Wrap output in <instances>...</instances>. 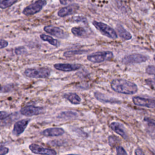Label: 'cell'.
<instances>
[{
    "label": "cell",
    "instance_id": "obj_1",
    "mask_svg": "<svg viewBox=\"0 0 155 155\" xmlns=\"http://www.w3.org/2000/svg\"><path fill=\"white\" fill-rule=\"evenodd\" d=\"M110 85L113 91L125 94H133L138 90L134 83L123 79H113L111 82Z\"/></svg>",
    "mask_w": 155,
    "mask_h": 155
},
{
    "label": "cell",
    "instance_id": "obj_2",
    "mask_svg": "<svg viewBox=\"0 0 155 155\" xmlns=\"http://www.w3.org/2000/svg\"><path fill=\"white\" fill-rule=\"evenodd\" d=\"M51 70L47 67L30 68L26 69L24 74L30 78H47L50 75Z\"/></svg>",
    "mask_w": 155,
    "mask_h": 155
},
{
    "label": "cell",
    "instance_id": "obj_3",
    "mask_svg": "<svg viewBox=\"0 0 155 155\" xmlns=\"http://www.w3.org/2000/svg\"><path fill=\"white\" fill-rule=\"evenodd\" d=\"M93 24L96 28L104 36L113 39H116L117 38V35L115 30L108 25L96 21H94L93 22Z\"/></svg>",
    "mask_w": 155,
    "mask_h": 155
},
{
    "label": "cell",
    "instance_id": "obj_4",
    "mask_svg": "<svg viewBox=\"0 0 155 155\" xmlns=\"http://www.w3.org/2000/svg\"><path fill=\"white\" fill-rule=\"evenodd\" d=\"M113 58V53L110 51H97L87 56V59L93 63H101L111 60Z\"/></svg>",
    "mask_w": 155,
    "mask_h": 155
},
{
    "label": "cell",
    "instance_id": "obj_5",
    "mask_svg": "<svg viewBox=\"0 0 155 155\" xmlns=\"http://www.w3.org/2000/svg\"><path fill=\"white\" fill-rule=\"evenodd\" d=\"M47 4L46 0H37L24 8L22 13L25 16H31L39 12Z\"/></svg>",
    "mask_w": 155,
    "mask_h": 155
},
{
    "label": "cell",
    "instance_id": "obj_6",
    "mask_svg": "<svg viewBox=\"0 0 155 155\" xmlns=\"http://www.w3.org/2000/svg\"><path fill=\"white\" fill-rule=\"evenodd\" d=\"M148 58L139 53H133L124 56L122 59V62L124 64H140L146 62Z\"/></svg>",
    "mask_w": 155,
    "mask_h": 155
},
{
    "label": "cell",
    "instance_id": "obj_7",
    "mask_svg": "<svg viewBox=\"0 0 155 155\" xmlns=\"http://www.w3.org/2000/svg\"><path fill=\"white\" fill-rule=\"evenodd\" d=\"M132 101L136 105L155 108V98H146L140 96H134L132 98Z\"/></svg>",
    "mask_w": 155,
    "mask_h": 155
},
{
    "label": "cell",
    "instance_id": "obj_8",
    "mask_svg": "<svg viewBox=\"0 0 155 155\" xmlns=\"http://www.w3.org/2000/svg\"><path fill=\"white\" fill-rule=\"evenodd\" d=\"M44 30L47 33L60 39H67L68 37V34L58 27L47 25L44 27Z\"/></svg>",
    "mask_w": 155,
    "mask_h": 155
},
{
    "label": "cell",
    "instance_id": "obj_9",
    "mask_svg": "<svg viewBox=\"0 0 155 155\" xmlns=\"http://www.w3.org/2000/svg\"><path fill=\"white\" fill-rule=\"evenodd\" d=\"M20 113L26 116H32L44 113V108L41 107L28 105L22 107L20 110Z\"/></svg>",
    "mask_w": 155,
    "mask_h": 155
},
{
    "label": "cell",
    "instance_id": "obj_10",
    "mask_svg": "<svg viewBox=\"0 0 155 155\" xmlns=\"http://www.w3.org/2000/svg\"><path fill=\"white\" fill-rule=\"evenodd\" d=\"M29 149L33 153L41 155H56L55 150L43 147L39 145L31 143L29 145Z\"/></svg>",
    "mask_w": 155,
    "mask_h": 155
},
{
    "label": "cell",
    "instance_id": "obj_11",
    "mask_svg": "<svg viewBox=\"0 0 155 155\" xmlns=\"http://www.w3.org/2000/svg\"><path fill=\"white\" fill-rule=\"evenodd\" d=\"M79 8V5L77 4H71L66 7H62L58 12L59 17H65L75 13Z\"/></svg>",
    "mask_w": 155,
    "mask_h": 155
},
{
    "label": "cell",
    "instance_id": "obj_12",
    "mask_svg": "<svg viewBox=\"0 0 155 155\" xmlns=\"http://www.w3.org/2000/svg\"><path fill=\"white\" fill-rule=\"evenodd\" d=\"M29 122H30V119H25L15 122L13 126V131H12L13 134L16 136L21 134L26 128Z\"/></svg>",
    "mask_w": 155,
    "mask_h": 155
},
{
    "label": "cell",
    "instance_id": "obj_13",
    "mask_svg": "<svg viewBox=\"0 0 155 155\" xmlns=\"http://www.w3.org/2000/svg\"><path fill=\"white\" fill-rule=\"evenodd\" d=\"M54 67L59 71H72L80 69L81 65L78 64H65L59 63L54 65Z\"/></svg>",
    "mask_w": 155,
    "mask_h": 155
},
{
    "label": "cell",
    "instance_id": "obj_14",
    "mask_svg": "<svg viewBox=\"0 0 155 155\" xmlns=\"http://www.w3.org/2000/svg\"><path fill=\"white\" fill-rule=\"evenodd\" d=\"M64 133V130L61 128H49L43 130L41 134L45 136H59Z\"/></svg>",
    "mask_w": 155,
    "mask_h": 155
},
{
    "label": "cell",
    "instance_id": "obj_15",
    "mask_svg": "<svg viewBox=\"0 0 155 155\" xmlns=\"http://www.w3.org/2000/svg\"><path fill=\"white\" fill-rule=\"evenodd\" d=\"M94 97L96 99L101 102H106V103H111V104H116V103H119L120 101L117 100L114 97H111L108 96H107L104 94H102L99 92L96 91L94 94Z\"/></svg>",
    "mask_w": 155,
    "mask_h": 155
},
{
    "label": "cell",
    "instance_id": "obj_16",
    "mask_svg": "<svg viewBox=\"0 0 155 155\" xmlns=\"http://www.w3.org/2000/svg\"><path fill=\"white\" fill-rule=\"evenodd\" d=\"M110 128L117 134L120 135L124 139H126L127 138V136L125 131L123 125L117 122H113L110 124Z\"/></svg>",
    "mask_w": 155,
    "mask_h": 155
},
{
    "label": "cell",
    "instance_id": "obj_17",
    "mask_svg": "<svg viewBox=\"0 0 155 155\" xmlns=\"http://www.w3.org/2000/svg\"><path fill=\"white\" fill-rule=\"evenodd\" d=\"M63 97L73 104L78 105L81 102V99L78 94L74 93H68L64 94Z\"/></svg>",
    "mask_w": 155,
    "mask_h": 155
},
{
    "label": "cell",
    "instance_id": "obj_18",
    "mask_svg": "<svg viewBox=\"0 0 155 155\" xmlns=\"http://www.w3.org/2000/svg\"><path fill=\"white\" fill-rule=\"evenodd\" d=\"M116 30L119 36L123 39L130 40L132 38V36L131 33L129 31H128L127 30H125L121 25H117V27H116Z\"/></svg>",
    "mask_w": 155,
    "mask_h": 155
},
{
    "label": "cell",
    "instance_id": "obj_19",
    "mask_svg": "<svg viewBox=\"0 0 155 155\" xmlns=\"http://www.w3.org/2000/svg\"><path fill=\"white\" fill-rule=\"evenodd\" d=\"M78 116L77 113L73 111H65L59 114L58 118L62 120H68L76 117Z\"/></svg>",
    "mask_w": 155,
    "mask_h": 155
},
{
    "label": "cell",
    "instance_id": "obj_20",
    "mask_svg": "<svg viewBox=\"0 0 155 155\" xmlns=\"http://www.w3.org/2000/svg\"><path fill=\"white\" fill-rule=\"evenodd\" d=\"M72 33L79 38H86L87 37V31L84 28L81 27H74L71 29Z\"/></svg>",
    "mask_w": 155,
    "mask_h": 155
},
{
    "label": "cell",
    "instance_id": "obj_21",
    "mask_svg": "<svg viewBox=\"0 0 155 155\" xmlns=\"http://www.w3.org/2000/svg\"><path fill=\"white\" fill-rule=\"evenodd\" d=\"M40 38L42 40L48 42L50 44H51L53 46H54L56 47H58L60 45V42L57 39H54L53 38H52L48 35H47L45 34H41L40 35Z\"/></svg>",
    "mask_w": 155,
    "mask_h": 155
},
{
    "label": "cell",
    "instance_id": "obj_22",
    "mask_svg": "<svg viewBox=\"0 0 155 155\" xmlns=\"http://www.w3.org/2000/svg\"><path fill=\"white\" fill-rule=\"evenodd\" d=\"M87 52V50H70V51H67L64 53L63 55L65 57H71L74 55H79V54H85Z\"/></svg>",
    "mask_w": 155,
    "mask_h": 155
},
{
    "label": "cell",
    "instance_id": "obj_23",
    "mask_svg": "<svg viewBox=\"0 0 155 155\" xmlns=\"http://www.w3.org/2000/svg\"><path fill=\"white\" fill-rule=\"evenodd\" d=\"M18 1L19 0H1L0 2V7L2 9L7 8L11 7Z\"/></svg>",
    "mask_w": 155,
    "mask_h": 155
},
{
    "label": "cell",
    "instance_id": "obj_24",
    "mask_svg": "<svg viewBox=\"0 0 155 155\" xmlns=\"http://www.w3.org/2000/svg\"><path fill=\"white\" fill-rule=\"evenodd\" d=\"M13 85L12 84H7L5 85L1 88V93H8L12 91L13 89Z\"/></svg>",
    "mask_w": 155,
    "mask_h": 155
},
{
    "label": "cell",
    "instance_id": "obj_25",
    "mask_svg": "<svg viewBox=\"0 0 155 155\" xmlns=\"http://www.w3.org/2000/svg\"><path fill=\"white\" fill-rule=\"evenodd\" d=\"M146 73L155 76V65H148L146 68Z\"/></svg>",
    "mask_w": 155,
    "mask_h": 155
},
{
    "label": "cell",
    "instance_id": "obj_26",
    "mask_svg": "<svg viewBox=\"0 0 155 155\" xmlns=\"http://www.w3.org/2000/svg\"><path fill=\"white\" fill-rule=\"evenodd\" d=\"M144 121L150 127L154 128L155 129V120L153 119H151L149 117L144 118Z\"/></svg>",
    "mask_w": 155,
    "mask_h": 155
},
{
    "label": "cell",
    "instance_id": "obj_27",
    "mask_svg": "<svg viewBox=\"0 0 155 155\" xmlns=\"http://www.w3.org/2000/svg\"><path fill=\"white\" fill-rule=\"evenodd\" d=\"M116 149L117 155H127V152L125 151L124 148L123 147H122L121 146L116 147Z\"/></svg>",
    "mask_w": 155,
    "mask_h": 155
},
{
    "label": "cell",
    "instance_id": "obj_28",
    "mask_svg": "<svg viewBox=\"0 0 155 155\" xmlns=\"http://www.w3.org/2000/svg\"><path fill=\"white\" fill-rule=\"evenodd\" d=\"M15 52L16 54H17V55H21V54H23L24 53H25L26 52V50L24 47H17L15 48Z\"/></svg>",
    "mask_w": 155,
    "mask_h": 155
},
{
    "label": "cell",
    "instance_id": "obj_29",
    "mask_svg": "<svg viewBox=\"0 0 155 155\" xmlns=\"http://www.w3.org/2000/svg\"><path fill=\"white\" fill-rule=\"evenodd\" d=\"M117 138L116 136H114L113 135L110 136L108 137V142H109L110 145L111 147H113L114 145L117 142Z\"/></svg>",
    "mask_w": 155,
    "mask_h": 155
},
{
    "label": "cell",
    "instance_id": "obj_30",
    "mask_svg": "<svg viewBox=\"0 0 155 155\" xmlns=\"http://www.w3.org/2000/svg\"><path fill=\"white\" fill-rule=\"evenodd\" d=\"M74 21L76 22H86L87 19L84 16H74L73 19H72Z\"/></svg>",
    "mask_w": 155,
    "mask_h": 155
},
{
    "label": "cell",
    "instance_id": "obj_31",
    "mask_svg": "<svg viewBox=\"0 0 155 155\" xmlns=\"http://www.w3.org/2000/svg\"><path fill=\"white\" fill-rule=\"evenodd\" d=\"M9 151V150L8 148L4 147L2 145L1 146L0 148V155H5L7 154Z\"/></svg>",
    "mask_w": 155,
    "mask_h": 155
},
{
    "label": "cell",
    "instance_id": "obj_32",
    "mask_svg": "<svg viewBox=\"0 0 155 155\" xmlns=\"http://www.w3.org/2000/svg\"><path fill=\"white\" fill-rule=\"evenodd\" d=\"M9 116H10V114L5 111H1L0 113V119L1 120L3 119H7Z\"/></svg>",
    "mask_w": 155,
    "mask_h": 155
},
{
    "label": "cell",
    "instance_id": "obj_33",
    "mask_svg": "<svg viewBox=\"0 0 155 155\" xmlns=\"http://www.w3.org/2000/svg\"><path fill=\"white\" fill-rule=\"evenodd\" d=\"M8 43L7 41L4 40V39H1L0 41V48L1 49H2L5 47H6L8 45Z\"/></svg>",
    "mask_w": 155,
    "mask_h": 155
},
{
    "label": "cell",
    "instance_id": "obj_34",
    "mask_svg": "<svg viewBox=\"0 0 155 155\" xmlns=\"http://www.w3.org/2000/svg\"><path fill=\"white\" fill-rule=\"evenodd\" d=\"M134 153H135V155H145L144 153L143 152L142 149L140 148H137L135 150Z\"/></svg>",
    "mask_w": 155,
    "mask_h": 155
},
{
    "label": "cell",
    "instance_id": "obj_35",
    "mask_svg": "<svg viewBox=\"0 0 155 155\" xmlns=\"http://www.w3.org/2000/svg\"><path fill=\"white\" fill-rule=\"evenodd\" d=\"M74 0H59V2L62 5H67L70 2H73Z\"/></svg>",
    "mask_w": 155,
    "mask_h": 155
},
{
    "label": "cell",
    "instance_id": "obj_36",
    "mask_svg": "<svg viewBox=\"0 0 155 155\" xmlns=\"http://www.w3.org/2000/svg\"><path fill=\"white\" fill-rule=\"evenodd\" d=\"M67 155H79V154H67Z\"/></svg>",
    "mask_w": 155,
    "mask_h": 155
},
{
    "label": "cell",
    "instance_id": "obj_37",
    "mask_svg": "<svg viewBox=\"0 0 155 155\" xmlns=\"http://www.w3.org/2000/svg\"><path fill=\"white\" fill-rule=\"evenodd\" d=\"M153 58H154V61H155V54L154 55V57H153Z\"/></svg>",
    "mask_w": 155,
    "mask_h": 155
},
{
    "label": "cell",
    "instance_id": "obj_38",
    "mask_svg": "<svg viewBox=\"0 0 155 155\" xmlns=\"http://www.w3.org/2000/svg\"><path fill=\"white\" fill-rule=\"evenodd\" d=\"M151 155H155V153H153V154H151Z\"/></svg>",
    "mask_w": 155,
    "mask_h": 155
}]
</instances>
